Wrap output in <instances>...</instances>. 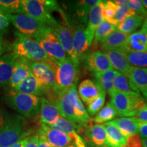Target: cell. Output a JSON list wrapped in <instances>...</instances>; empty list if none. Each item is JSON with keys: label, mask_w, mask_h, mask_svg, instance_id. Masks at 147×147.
Segmentation results:
<instances>
[{"label": "cell", "mask_w": 147, "mask_h": 147, "mask_svg": "<svg viewBox=\"0 0 147 147\" xmlns=\"http://www.w3.org/2000/svg\"><path fill=\"white\" fill-rule=\"evenodd\" d=\"M49 127L63 132V133L67 134V135H69L71 138L76 134H77L73 125L68 120H67V119L62 117V116H60L59 118L58 119V120L57 121V122L55 124L50 125Z\"/></svg>", "instance_id": "obj_36"}, {"label": "cell", "mask_w": 147, "mask_h": 147, "mask_svg": "<svg viewBox=\"0 0 147 147\" xmlns=\"http://www.w3.org/2000/svg\"><path fill=\"white\" fill-rule=\"evenodd\" d=\"M61 116L57 106L45 97H41L40 110V120L42 124L52 125Z\"/></svg>", "instance_id": "obj_15"}, {"label": "cell", "mask_w": 147, "mask_h": 147, "mask_svg": "<svg viewBox=\"0 0 147 147\" xmlns=\"http://www.w3.org/2000/svg\"><path fill=\"white\" fill-rule=\"evenodd\" d=\"M144 18L142 16L135 15L127 18L117 25V29L121 32L127 34H133L138 28L142 26Z\"/></svg>", "instance_id": "obj_30"}, {"label": "cell", "mask_w": 147, "mask_h": 147, "mask_svg": "<svg viewBox=\"0 0 147 147\" xmlns=\"http://www.w3.org/2000/svg\"><path fill=\"white\" fill-rule=\"evenodd\" d=\"M66 147H77V146L76 144H75V143L74 142V141L72 140V142H71L69 145H67V146Z\"/></svg>", "instance_id": "obj_53"}, {"label": "cell", "mask_w": 147, "mask_h": 147, "mask_svg": "<svg viewBox=\"0 0 147 147\" xmlns=\"http://www.w3.org/2000/svg\"><path fill=\"white\" fill-rule=\"evenodd\" d=\"M116 4L118 5H127V0H115L113 1Z\"/></svg>", "instance_id": "obj_50"}, {"label": "cell", "mask_w": 147, "mask_h": 147, "mask_svg": "<svg viewBox=\"0 0 147 147\" xmlns=\"http://www.w3.org/2000/svg\"><path fill=\"white\" fill-rule=\"evenodd\" d=\"M118 6L113 1H103V18L106 22L116 27L117 26V23L115 21V16Z\"/></svg>", "instance_id": "obj_34"}, {"label": "cell", "mask_w": 147, "mask_h": 147, "mask_svg": "<svg viewBox=\"0 0 147 147\" xmlns=\"http://www.w3.org/2000/svg\"><path fill=\"white\" fill-rule=\"evenodd\" d=\"M100 1L99 0H84L78 1L76 5V12L78 19L82 23H85L91 9Z\"/></svg>", "instance_id": "obj_31"}, {"label": "cell", "mask_w": 147, "mask_h": 147, "mask_svg": "<svg viewBox=\"0 0 147 147\" xmlns=\"http://www.w3.org/2000/svg\"><path fill=\"white\" fill-rule=\"evenodd\" d=\"M128 78L134 91L141 92L143 95L147 93V68L132 67Z\"/></svg>", "instance_id": "obj_20"}, {"label": "cell", "mask_w": 147, "mask_h": 147, "mask_svg": "<svg viewBox=\"0 0 147 147\" xmlns=\"http://www.w3.org/2000/svg\"><path fill=\"white\" fill-rule=\"evenodd\" d=\"M142 3L145 10L147 11V0H143V1H142Z\"/></svg>", "instance_id": "obj_52"}, {"label": "cell", "mask_w": 147, "mask_h": 147, "mask_svg": "<svg viewBox=\"0 0 147 147\" xmlns=\"http://www.w3.org/2000/svg\"><path fill=\"white\" fill-rule=\"evenodd\" d=\"M124 53L129 64L136 67H147V52L133 51L125 47L121 49Z\"/></svg>", "instance_id": "obj_27"}, {"label": "cell", "mask_w": 147, "mask_h": 147, "mask_svg": "<svg viewBox=\"0 0 147 147\" xmlns=\"http://www.w3.org/2000/svg\"><path fill=\"white\" fill-rule=\"evenodd\" d=\"M123 147H142V138L138 134H132L126 138L125 144Z\"/></svg>", "instance_id": "obj_41"}, {"label": "cell", "mask_w": 147, "mask_h": 147, "mask_svg": "<svg viewBox=\"0 0 147 147\" xmlns=\"http://www.w3.org/2000/svg\"><path fill=\"white\" fill-rule=\"evenodd\" d=\"M69 100L72 106L74 115L77 120L81 125L86 127L93 120L88 115L87 110L84 108L82 101L78 94L76 89V84L70 87L67 91Z\"/></svg>", "instance_id": "obj_13"}, {"label": "cell", "mask_w": 147, "mask_h": 147, "mask_svg": "<svg viewBox=\"0 0 147 147\" xmlns=\"http://www.w3.org/2000/svg\"><path fill=\"white\" fill-rule=\"evenodd\" d=\"M78 65L69 57L63 61L58 62L55 71L56 85L52 91L55 93L68 91L76 85L78 80Z\"/></svg>", "instance_id": "obj_5"}, {"label": "cell", "mask_w": 147, "mask_h": 147, "mask_svg": "<svg viewBox=\"0 0 147 147\" xmlns=\"http://www.w3.org/2000/svg\"><path fill=\"white\" fill-rule=\"evenodd\" d=\"M129 34L121 32L118 29L110 34L106 38L99 42L101 49L105 52L113 49H121L127 47Z\"/></svg>", "instance_id": "obj_19"}, {"label": "cell", "mask_w": 147, "mask_h": 147, "mask_svg": "<svg viewBox=\"0 0 147 147\" xmlns=\"http://www.w3.org/2000/svg\"><path fill=\"white\" fill-rule=\"evenodd\" d=\"M82 137L85 144L89 147H108L104 125L90 123L86 127Z\"/></svg>", "instance_id": "obj_11"}, {"label": "cell", "mask_w": 147, "mask_h": 147, "mask_svg": "<svg viewBox=\"0 0 147 147\" xmlns=\"http://www.w3.org/2000/svg\"><path fill=\"white\" fill-rule=\"evenodd\" d=\"M28 138L29 137H27V138H24L23 140H21L18 141V142L15 143V144L12 145V146L10 147H25V144H26V143L27 142V140H28Z\"/></svg>", "instance_id": "obj_47"}, {"label": "cell", "mask_w": 147, "mask_h": 147, "mask_svg": "<svg viewBox=\"0 0 147 147\" xmlns=\"http://www.w3.org/2000/svg\"><path fill=\"white\" fill-rule=\"evenodd\" d=\"M29 133L21 116L3 115L0 111V147H10L29 137Z\"/></svg>", "instance_id": "obj_1"}, {"label": "cell", "mask_w": 147, "mask_h": 147, "mask_svg": "<svg viewBox=\"0 0 147 147\" xmlns=\"http://www.w3.org/2000/svg\"><path fill=\"white\" fill-rule=\"evenodd\" d=\"M31 73L30 61L23 58L16 57L12 76L9 82L12 89H13L17 87Z\"/></svg>", "instance_id": "obj_17"}, {"label": "cell", "mask_w": 147, "mask_h": 147, "mask_svg": "<svg viewBox=\"0 0 147 147\" xmlns=\"http://www.w3.org/2000/svg\"><path fill=\"white\" fill-rule=\"evenodd\" d=\"M13 50L16 57L25 59L30 62L54 61L46 53L36 40L18 32L16 34Z\"/></svg>", "instance_id": "obj_3"}, {"label": "cell", "mask_w": 147, "mask_h": 147, "mask_svg": "<svg viewBox=\"0 0 147 147\" xmlns=\"http://www.w3.org/2000/svg\"><path fill=\"white\" fill-rule=\"evenodd\" d=\"M24 13L51 27H54L57 21L53 18L51 12L40 0H22L21 1Z\"/></svg>", "instance_id": "obj_10"}, {"label": "cell", "mask_w": 147, "mask_h": 147, "mask_svg": "<svg viewBox=\"0 0 147 147\" xmlns=\"http://www.w3.org/2000/svg\"><path fill=\"white\" fill-rule=\"evenodd\" d=\"M37 134L43 136L53 147H66L72 142L69 135L45 124L41 123Z\"/></svg>", "instance_id": "obj_12"}, {"label": "cell", "mask_w": 147, "mask_h": 147, "mask_svg": "<svg viewBox=\"0 0 147 147\" xmlns=\"http://www.w3.org/2000/svg\"><path fill=\"white\" fill-rule=\"evenodd\" d=\"M135 15H137L135 11L129 8L127 5H119L117 14L115 16V21L117 22V25H118L119 23L123 21L127 18Z\"/></svg>", "instance_id": "obj_39"}, {"label": "cell", "mask_w": 147, "mask_h": 147, "mask_svg": "<svg viewBox=\"0 0 147 147\" xmlns=\"http://www.w3.org/2000/svg\"><path fill=\"white\" fill-rule=\"evenodd\" d=\"M138 134L142 138H147V123L140 121L138 125Z\"/></svg>", "instance_id": "obj_45"}, {"label": "cell", "mask_w": 147, "mask_h": 147, "mask_svg": "<svg viewBox=\"0 0 147 147\" xmlns=\"http://www.w3.org/2000/svg\"><path fill=\"white\" fill-rule=\"evenodd\" d=\"M4 101L7 105L26 118L34 119L40 114L41 102L40 97L12 91L5 95Z\"/></svg>", "instance_id": "obj_4"}, {"label": "cell", "mask_w": 147, "mask_h": 147, "mask_svg": "<svg viewBox=\"0 0 147 147\" xmlns=\"http://www.w3.org/2000/svg\"><path fill=\"white\" fill-rule=\"evenodd\" d=\"M39 136V143H38V147H53L51 145L47 142L45 138L42 135Z\"/></svg>", "instance_id": "obj_46"}, {"label": "cell", "mask_w": 147, "mask_h": 147, "mask_svg": "<svg viewBox=\"0 0 147 147\" xmlns=\"http://www.w3.org/2000/svg\"><path fill=\"white\" fill-rule=\"evenodd\" d=\"M0 12H1V11H0Z\"/></svg>", "instance_id": "obj_55"}, {"label": "cell", "mask_w": 147, "mask_h": 147, "mask_svg": "<svg viewBox=\"0 0 147 147\" xmlns=\"http://www.w3.org/2000/svg\"><path fill=\"white\" fill-rule=\"evenodd\" d=\"M86 64L88 69L94 74L113 69L105 53L100 51L91 52L88 54L86 57Z\"/></svg>", "instance_id": "obj_14"}, {"label": "cell", "mask_w": 147, "mask_h": 147, "mask_svg": "<svg viewBox=\"0 0 147 147\" xmlns=\"http://www.w3.org/2000/svg\"><path fill=\"white\" fill-rule=\"evenodd\" d=\"M105 91L96 81L86 79L79 84L78 94L86 104L95 100L101 93Z\"/></svg>", "instance_id": "obj_16"}, {"label": "cell", "mask_w": 147, "mask_h": 147, "mask_svg": "<svg viewBox=\"0 0 147 147\" xmlns=\"http://www.w3.org/2000/svg\"><path fill=\"white\" fill-rule=\"evenodd\" d=\"M141 31L144 32L147 34V17L144 18V22H143V24L142 25V29H141Z\"/></svg>", "instance_id": "obj_49"}, {"label": "cell", "mask_w": 147, "mask_h": 147, "mask_svg": "<svg viewBox=\"0 0 147 147\" xmlns=\"http://www.w3.org/2000/svg\"><path fill=\"white\" fill-rule=\"evenodd\" d=\"M53 29L67 57L75 63L78 65L79 59L76 55L73 47V30L66 16L63 18V21L61 23H58Z\"/></svg>", "instance_id": "obj_9"}, {"label": "cell", "mask_w": 147, "mask_h": 147, "mask_svg": "<svg viewBox=\"0 0 147 147\" xmlns=\"http://www.w3.org/2000/svg\"><path fill=\"white\" fill-rule=\"evenodd\" d=\"M114 89L117 91L130 93L134 92L127 75L119 72L113 80Z\"/></svg>", "instance_id": "obj_35"}, {"label": "cell", "mask_w": 147, "mask_h": 147, "mask_svg": "<svg viewBox=\"0 0 147 147\" xmlns=\"http://www.w3.org/2000/svg\"><path fill=\"white\" fill-rule=\"evenodd\" d=\"M57 63L55 61L30 62L32 73L45 92L52 91L56 85L55 71Z\"/></svg>", "instance_id": "obj_7"}, {"label": "cell", "mask_w": 147, "mask_h": 147, "mask_svg": "<svg viewBox=\"0 0 147 147\" xmlns=\"http://www.w3.org/2000/svg\"><path fill=\"white\" fill-rule=\"evenodd\" d=\"M127 5L129 9L135 11L138 15L142 16L144 18L147 16V11L143 6L142 1L140 0H129L127 1Z\"/></svg>", "instance_id": "obj_40"}, {"label": "cell", "mask_w": 147, "mask_h": 147, "mask_svg": "<svg viewBox=\"0 0 147 147\" xmlns=\"http://www.w3.org/2000/svg\"><path fill=\"white\" fill-rule=\"evenodd\" d=\"M144 97H145V98H146V100L147 101V93H146V94H145V95H144Z\"/></svg>", "instance_id": "obj_54"}, {"label": "cell", "mask_w": 147, "mask_h": 147, "mask_svg": "<svg viewBox=\"0 0 147 147\" xmlns=\"http://www.w3.org/2000/svg\"><path fill=\"white\" fill-rule=\"evenodd\" d=\"M117 29V27L115 25H113L112 24L108 23L106 21H104L95 30L94 34V40L100 42L101 40L104 39Z\"/></svg>", "instance_id": "obj_37"}, {"label": "cell", "mask_w": 147, "mask_h": 147, "mask_svg": "<svg viewBox=\"0 0 147 147\" xmlns=\"http://www.w3.org/2000/svg\"><path fill=\"white\" fill-rule=\"evenodd\" d=\"M34 38L40 44L46 53L55 61H63L68 58L65 51L61 46L53 27H46L35 36Z\"/></svg>", "instance_id": "obj_6"}, {"label": "cell", "mask_w": 147, "mask_h": 147, "mask_svg": "<svg viewBox=\"0 0 147 147\" xmlns=\"http://www.w3.org/2000/svg\"><path fill=\"white\" fill-rule=\"evenodd\" d=\"M102 8L103 1H100L97 5H95L91 9L89 16H88V25L86 28V32H87L90 46L94 39L95 30L99 25L104 21V18L102 15Z\"/></svg>", "instance_id": "obj_18"}, {"label": "cell", "mask_w": 147, "mask_h": 147, "mask_svg": "<svg viewBox=\"0 0 147 147\" xmlns=\"http://www.w3.org/2000/svg\"><path fill=\"white\" fill-rule=\"evenodd\" d=\"M125 138L138 134L140 121L136 117H120L112 121Z\"/></svg>", "instance_id": "obj_25"}, {"label": "cell", "mask_w": 147, "mask_h": 147, "mask_svg": "<svg viewBox=\"0 0 147 147\" xmlns=\"http://www.w3.org/2000/svg\"><path fill=\"white\" fill-rule=\"evenodd\" d=\"M5 50H6V47H5L4 44L3 43V42L0 41V56L3 55V53H5Z\"/></svg>", "instance_id": "obj_48"}, {"label": "cell", "mask_w": 147, "mask_h": 147, "mask_svg": "<svg viewBox=\"0 0 147 147\" xmlns=\"http://www.w3.org/2000/svg\"><path fill=\"white\" fill-rule=\"evenodd\" d=\"M39 143V136L38 134L29 136L28 140L25 147H38Z\"/></svg>", "instance_id": "obj_43"}, {"label": "cell", "mask_w": 147, "mask_h": 147, "mask_svg": "<svg viewBox=\"0 0 147 147\" xmlns=\"http://www.w3.org/2000/svg\"><path fill=\"white\" fill-rule=\"evenodd\" d=\"M127 47L133 51L147 52V34L141 30L131 34L128 37Z\"/></svg>", "instance_id": "obj_28"}, {"label": "cell", "mask_w": 147, "mask_h": 147, "mask_svg": "<svg viewBox=\"0 0 147 147\" xmlns=\"http://www.w3.org/2000/svg\"><path fill=\"white\" fill-rule=\"evenodd\" d=\"M118 73L119 71L115 69H111L104 72L95 73V81L106 91H107L108 94L110 95L115 91L113 87V80Z\"/></svg>", "instance_id": "obj_29"}, {"label": "cell", "mask_w": 147, "mask_h": 147, "mask_svg": "<svg viewBox=\"0 0 147 147\" xmlns=\"http://www.w3.org/2000/svg\"><path fill=\"white\" fill-rule=\"evenodd\" d=\"M104 53L116 71L128 76L133 66H131L129 64L124 53L121 49L106 51Z\"/></svg>", "instance_id": "obj_21"}, {"label": "cell", "mask_w": 147, "mask_h": 147, "mask_svg": "<svg viewBox=\"0 0 147 147\" xmlns=\"http://www.w3.org/2000/svg\"><path fill=\"white\" fill-rule=\"evenodd\" d=\"M142 147H147V138H142Z\"/></svg>", "instance_id": "obj_51"}, {"label": "cell", "mask_w": 147, "mask_h": 147, "mask_svg": "<svg viewBox=\"0 0 147 147\" xmlns=\"http://www.w3.org/2000/svg\"><path fill=\"white\" fill-rule=\"evenodd\" d=\"M108 147H123L125 144L126 138L121 133L112 121L104 124Z\"/></svg>", "instance_id": "obj_26"}, {"label": "cell", "mask_w": 147, "mask_h": 147, "mask_svg": "<svg viewBox=\"0 0 147 147\" xmlns=\"http://www.w3.org/2000/svg\"><path fill=\"white\" fill-rule=\"evenodd\" d=\"M6 15L18 31V33L32 38H34L46 27L49 26L25 13Z\"/></svg>", "instance_id": "obj_8"}, {"label": "cell", "mask_w": 147, "mask_h": 147, "mask_svg": "<svg viewBox=\"0 0 147 147\" xmlns=\"http://www.w3.org/2000/svg\"><path fill=\"white\" fill-rule=\"evenodd\" d=\"M135 117H136L141 122L147 123V103L144 107L136 114Z\"/></svg>", "instance_id": "obj_44"}, {"label": "cell", "mask_w": 147, "mask_h": 147, "mask_svg": "<svg viewBox=\"0 0 147 147\" xmlns=\"http://www.w3.org/2000/svg\"><path fill=\"white\" fill-rule=\"evenodd\" d=\"M16 57L13 53H5L0 56V87L9 84Z\"/></svg>", "instance_id": "obj_24"}, {"label": "cell", "mask_w": 147, "mask_h": 147, "mask_svg": "<svg viewBox=\"0 0 147 147\" xmlns=\"http://www.w3.org/2000/svg\"><path fill=\"white\" fill-rule=\"evenodd\" d=\"M106 91H104L101 93L100 96L94 100L87 104V112L90 116H94L104 107L106 102Z\"/></svg>", "instance_id": "obj_38"}, {"label": "cell", "mask_w": 147, "mask_h": 147, "mask_svg": "<svg viewBox=\"0 0 147 147\" xmlns=\"http://www.w3.org/2000/svg\"><path fill=\"white\" fill-rule=\"evenodd\" d=\"M0 11L4 14L24 13L21 0H0Z\"/></svg>", "instance_id": "obj_33"}, {"label": "cell", "mask_w": 147, "mask_h": 147, "mask_svg": "<svg viewBox=\"0 0 147 147\" xmlns=\"http://www.w3.org/2000/svg\"><path fill=\"white\" fill-rule=\"evenodd\" d=\"M89 47L86 28L82 25H78L73 30V47L78 59L87 52Z\"/></svg>", "instance_id": "obj_22"}, {"label": "cell", "mask_w": 147, "mask_h": 147, "mask_svg": "<svg viewBox=\"0 0 147 147\" xmlns=\"http://www.w3.org/2000/svg\"><path fill=\"white\" fill-rule=\"evenodd\" d=\"M111 104L117 115L122 117H136L146 104L144 97L136 92L124 93L115 90L111 94Z\"/></svg>", "instance_id": "obj_2"}, {"label": "cell", "mask_w": 147, "mask_h": 147, "mask_svg": "<svg viewBox=\"0 0 147 147\" xmlns=\"http://www.w3.org/2000/svg\"><path fill=\"white\" fill-rule=\"evenodd\" d=\"M10 21L6 14L0 12V34L4 32L10 25Z\"/></svg>", "instance_id": "obj_42"}, {"label": "cell", "mask_w": 147, "mask_h": 147, "mask_svg": "<svg viewBox=\"0 0 147 147\" xmlns=\"http://www.w3.org/2000/svg\"><path fill=\"white\" fill-rule=\"evenodd\" d=\"M12 91L22 94L36 95L38 97L45 93V91L40 87L39 82L32 73H31L17 87L12 89Z\"/></svg>", "instance_id": "obj_23"}, {"label": "cell", "mask_w": 147, "mask_h": 147, "mask_svg": "<svg viewBox=\"0 0 147 147\" xmlns=\"http://www.w3.org/2000/svg\"><path fill=\"white\" fill-rule=\"evenodd\" d=\"M117 114L115 108L110 102H108L101 109L99 113L97 114L95 118L93 119V122L97 124L103 123H108L113 120L117 117Z\"/></svg>", "instance_id": "obj_32"}]
</instances>
